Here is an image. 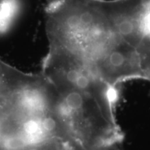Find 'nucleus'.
Returning <instances> with one entry per match:
<instances>
[{
    "mask_svg": "<svg viewBox=\"0 0 150 150\" xmlns=\"http://www.w3.org/2000/svg\"><path fill=\"white\" fill-rule=\"evenodd\" d=\"M112 76L150 82V0H94Z\"/></svg>",
    "mask_w": 150,
    "mask_h": 150,
    "instance_id": "f257e3e1",
    "label": "nucleus"
}]
</instances>
